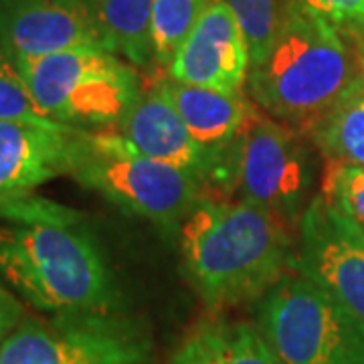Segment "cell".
Instances as JSON below:
<instances>
[{
  "label": "cell",
  "instance_id": "52a82bcc",
  "mask_svg": "<svg viewBox=\"0 0 364 364\" xmlns=\"http://www.w3.org/2000/svg\"><path fill=\"white\" fill-rule=\"evenodd\" d=\"M229 181L239 200L284 223H299L312 184L310 150L301 132L275 122L255 105L229 148Z\"/></svg>",
  "mask_w": 364,
  "mask_h": 364
},
{
  "label": "cell",
  "instance_id": "277c9868",
  "mask_svg": "<svg viewBox=\"0 0 364 364\" xmlns=\"http://www.w3.org/2000/svg\"><path fill=\"white\" fill-rule=\"evenodd\" d=\"M16 67L43 112L73 130H116L142 91L136 67L104 47L67 49Z\"/></svg>",
  "mask_w": 364,
  "mask_h": 364
},
{
  "label": "cell",
  "instance_id": "cb8c5ba5",
  "mask_svg": "<svg viewBox=\"0 0 364 364\" xmlns=\"http://www.w3.org/2000/svg\"><path fill=\"white\" fill-rule=\"evenodd\" d=\"M354 51L358 55V87L364 93V45L356 47Z\"/></svg>",
  "mask_w": 364,
  "mask_h": 364
},
{
  "label": "cell",
  "instance_id": "ba28073f",
  "mask_svg": "<svg viewBox=\"0 0 364 364\" xmlns=\"http://www.w3.org/2000/svg\"><path fill=\"white\" fill-rule=\"evenodd\" d=\"M152 340L124 312L28 318L0 346V364H150Z\"/></svg>",
  "mask_w": 364,
  "mask_h": 364
},
{
  "label": "cell",
  "instance_id": "44dd1931",
  "mask_svg": "<svg viewBox=\"0 0 364 364\" xmlns=\"http://www.w3.org/2000/svg\"><path fill=\"white\" fill-rule=\"evenodd\" d=\"M322 198L344 219L364 231V168L342 162L326 164Z\"/></svg>",
  "mask_w": 364,
  "mask_h": 364
},
{
  "label": "cell",
  "instance_id": "4fadbf2b",
  "mask_svg": "<svg viewBox=\"0 0 364 364\" xmlns=\"http://www.w3.org/2000/svg\"><path fill=\"white\" fill-rule=\"evenodd\" d=\"M85 132L0 122V207L71 174Z\"/></svg>",
  "mask_w": 364,
  "mask_h": 364
},
{
  "label": "cell",
  "instance_id": "6da1fadb",
  "mask_svg": "<svg viewBox=\"0 0 364 364\" xmlns=\"http://www.w3.org/2000/svg\"><path fill=\"white\" fill-rule=\"evenodd\" d=\"M0 275L47 316L124 312L102 245L81 215L25 196L0 207Z\"/></svg>",
  "mask_w": 364,
  "mask_h": 364
},
{
  "label": "cell",
  "instance_id": "7402d4cb",
  "mask_svg": "<svg viewBox=\"0 0 364 364\" xmlns=\"http://www.w3.org/2000/svg\"><path fill=\"white\" fill-rule=\"evenodd\" d=\"M332 25L352 47L364 45V0H287Z\"/></svg>",
  "mask_w": 364,
  "mask_h": 364
},
{
  "label": "cell",
  "instance_id": "5b68a950",
  "mask_svg": "<svg viewBox=\"0 0 364 364\" xmlns=\"http://www.w3.org/2000/svg\"><path fill=\"white\" fill-rule=\"evenodd\" d=\"M71 176L126 213L174 227L203 200L193 174L136 150L116 130L85 132Z\"/></svg>",
  "mask_w": 364,
  "mask_h": 364
},
{
  "label": "cell",
  "instance_id": "7a4b0ae2",
  "mask_svg": "<svg viewBox=\"0 0 364 364\" xmlns=\"http://www.w3.org/2000/svg\"><path fill=\"white\" fill-rule=\"evenodd\" d=\"M182 267L213 308L259 301L296 255L287 223L245 200L203 198L181 225Z\"/></svg>",
  "mask_w": 364,
  "mask_h": 364
},
{
  "label": "cell",
  "instance_id": "7c38bea8",
  "mask_svg": "<svg viewBox=\"0 0 364 364\" xmlns=\"http://www.w3.org/2000/svg\"><path fill=\"white\" fill-rule=\"evenodd\" d=\"M249 49L233 11L210 0L193 33L170 63V79L221 91H243L249 77Z\"/></svg>",
  "mask_w": 364,
  "mask_h": 364
},
{
  "label": "cell",
  "instance_id": "30bf717a",
  "mask_svg": "<svg viewBox=\"0 0 364 364\" xmlns=\"http://www.w3.org/2000/svg\"><path fill=\"white\" fill-rule=\"evenodd\" d=\"M116 132L142 154L184 170L203 184L229 181V152L210 150L196 140L170 102L162 81L140 91Z\"/></svg>",
  "mask_w": 364,
  "mask_h": 364
},
{
  "label": "cell",
  "instance_id": "603a6c76",
  "mask_svg": "<svg viewBox=\"0 0 364 364\" xmlns=\"http://www.w3.org/2000/svg\"><path fill=\"white\" fill-rule=\"evenodd\" d=\"M26 318L25 308L18 298L0 286V346Z\"/></svg>",
  "mask_w": 364,
  "mask_h": 364
},
{
  "label": "cell",
  "instance_id": "e0dca14e",
  "mask_svg": "<svg viewBox=\"0 0 364 364\" xmlns=\"http://www.w3.org/2000/svg\"><path fill=\"white\" fill-rule=\"evenodd\" d=\"M310 138L326 160L364 168V93L358 83L326 114Z\"/></svg>",
  "mask_w": 364,
  "mask_h": 364
},
{
  "label": "cell",
  "instance_id": "9a60e30c",
  "mask_svg": "<svg viewBox=\"0 0 364 364\" xmlns=\"http://www.w3.org/2000/svg\"><path fill=\"white\" fill-rule=\"evenodd\" d=\"M170 364H279L257 326L207 322L174 352Z\"/></svg>",
  "mask_w": 364,
  "mask_h": 364
},
{
  "label": "cell",
  "instance_id": "3957f363",
  "mask_svg": "<svg viewBox=\"0 0 364 364\" xmlns=\"http://www.w3.org/2000/svg\"><path fill=\"white\" fill-rule=\"evenodd\" d=\"M356 83L358 55L350 43L326 21L282 0L272 49L249 69L251 102L275 122L310 134Z\"/></svg>",
  "mask_w": 364,
  "mask_h": 364
},
{
  "label": "cell",
  "instance_id": "ac0fdd59",
  "mask_svg": "<svg viewBox=\"0 0 364 364\" xmlns=\"http://www.w3.org/2000/svg\"><path fill=\"white\" fill-rule=\"evenodd\" d=\"M208 4L210 0H154L150 41L158 67L168 69Z\"/></svg>",
  "mask_w": 364,
  "mask_h": 364
},
{
  "label": "cell",
  "instance_id": "9c48e42d",
  "mask_svg": "<svg viewBox=\"0 0 364 364\" xmlns=\"http://www.w3.org/2000/svg\"><path fill=\"white\" fill-rule=\"evenodd\" d=\"M294 269L364 326V233L316 196L298 223Z\"/></svg>",
  "mask_w": 364,
  "mask_h": 364
},
{
  "label": "cell",
  "instance_id": "5bb4252c",
  "mask_svg": "<svg viewBox=\"0 0 364 364\" xmlns=\"http://www.w3.org/2000/svg\"><path fill=\"white\" fill-rule=\"evenodd\" d=\"M162 87L184 119L186 128L203 146L229 152L243 130L255 104L243 91H221L200 85H186L174 79L162 81Z\"/></svg>",
  "mask_w": 364,
  "mask_h": 364
},
{
  "label": "cell",
  "instance_id": "8992f818",
  "mask_svg": "<svg viewBox=\"0 0 364 364\" xmlns=\"http://www.w3.org/2000/svg\"><path fill=\"white\" fill-rule=\"evenodd\" d=\"M255 318L279 364H364V326L294 267L257 301Z\"/></svg>",
  "mask_w": 364,
  "mask_h": 364
},
{
  "label": "cell",
  "instance_id": "8fae6325",
  "mask_svg": "<svg viewBox=\"0 0 364 364\" xmlns=\"http://www.w3.org/2000/svg\"><path fill=\"white\" fill-rule=\"evenodd\" d=\"M104 47L83 0H0V49L13 61Z\"/></svg>",
  "mask_w": 364,
  "mask_h": 364
},
{
  "label": "cell",
  "instance_id": "d6986e66",
  "mask_svg": "<svg viewBox=\"0 0 364 364\" xmlns=\"http://www.w3.org/2000/svg\"><path fill=\"white\" fill-rule=\"evenodd\" d=\"M0 122H18L45 128H61L37 104L21 69L0 49Z\"/></svg>",
  "mask_w": 364,
  "mask_h": 364
},
{
  "label": "cell",
  "instance_id": "d4e9b609",
  "mask_svg": "<svg viewBox=\"0 0 364 364\" xmlns=\"http://www.w3.org/2000/svg\"><path fill=\"white\" fill-rule=\"evenodd\" d=\"M363 233H364V231H363Z\"/></svg>",
  "mask_w": 364,
  "mask_h": 364
},
{
  "label": "cell",
  "instance_id": "2e32d148",
  "mask_svg": "<svg viewBox=\"0 0 364 364\" xmlns=\"http://www.w3.org/2000/svg\"><path fill=\"white\" fill-rule=\"evenodd\" d=\"M104 49L116 53L138 69L154 63L150 23L154 0H83Z\"/></svg>",
  "mask_w": 364,
  "mask_h": 364
},
{
  "label": "cell",
  "instance_id": "ffe728a7",
  "mask_svg": "<svg viewBox=\"0 0 364 364\" xmlns=\"http://www.w3.org/2000/svg\"><path fill=\"white\" fill-rule=\"evenodd\" d=\"M223 2L233 11L235 18L243 31L251 67L259 65L272 49L279 25L277 0H223Z\"/></svg>",
  "mask_w": 364,
  "mask_h": 364
}]
</instances>
